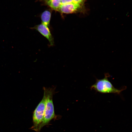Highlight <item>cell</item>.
<instances>
[{
  "instance_id": "obj_1",
  "label": "cell",
  "mask_w": 132,
  "mask_h": 132,
  "mask_svg": "<svg viewBox=\"0 0 132 132\" xmlns=\"http://www.w3.org/2000/svg\"><path fill=\"white\" fill-rule=\"evenodd\" d=\"M88 0H41L51 9L61 14H69L85 11Z\"/></svg>"
},
{
  "instance_id": "obj_4",
  "label": "cell",
  "mask_w": 132,
  "mask_h": 132,
  "mask_svg": "<svg viewBox=\"0 0 132 132\" xmlns=\"http://www.w3.org/2000/svg\"><path fill=\"white\" fill-rule=\"evenodd\" d=\"M46 99L45 95L44 92L42 99L33 112V125L31 129L36 132L38 126L44 118L45 108Z\"/></svg>"
},
{
  "instance_id": "obj_6",
  "label": "cell",
  "mask_w": 132,
  "mask_h": 132,
  "mask_svg": "<svg viewBox=\"0 0 132 132\" xmlns=\"http://www.w3.org/2000/svg\"><path fill=\"white\" fill-rule=\"evenodd\" d=\"M51 13L48 10L45 11L42 13L41 16V23L49 27Z\"/></svg>"
},
{
  "instance_id": "obj_3",
  "label": "cell",
  "mask_w": 132,
  "mask_h": 132,
  "mask_svg": "<svg viewBox=\"0 0 132 132\" xmlns=\"http://www.w3.org/2000/svg\"><path fill=\"white\" fill-rule=\"evenodd\" d=\"M44 89L46 99L45 111L43 120L38 126L37 132H39L41 129L47 124L55 116L53 101L54 89L44 87Z\"/></svg>"
},
{
  "instance_id": "obj_2",
  "label": "cell",
  "mask_w": 132,
  "mask_h": 132,
  "mask_svg": "<svg viewBox=\"0 0 132 132\" xmlns=\"http://www.w3.org/2000/svg\"><path fill=\"white\" fill-rule=\"evenodd\" d=\"M110 76L109 73H106L103 78L96 79L95 83L91 86V89L102 93L120 94L126 89V87H124L121 89L115 88L108 80V78Z\"/></svg>"
},
{
  "instance_id": "obj_5",
  "label": "cell",
  "mask_w": 132,
  "mask_h": 132,
  "mask_svg": "<svg viewBox=\"0 0 132 132\" xmlns=\"http://www.w3.org/2000/svg\"><path fill=\"white\" fill-rule=\"evenodd\" d=\"M30 29L36 30L42 35L45 37L48 41L50 46H53L54 44V40L51 33L49 27L41 23L36 25Z\"/></svg>"
}]
</instances>
